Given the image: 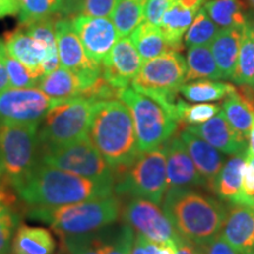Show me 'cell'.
I'll use <instances>...</instances> for the list:
<instances>
[{
	"mask_svg": "<svg viewBox=\"0 0 254 254\" xmlns=\"http://www.w3.org/2000/svg\"><path fill=\"white\" fill-rule=\"evenodd\" d=\"M13 187L19 198L31 207L46 208L104 198L112 195L114 190L113 185L94 182L40 161Z\"/></svg>",
	"mask_w": 254,
	"mask_h": 254,
	"instance_id": "1",
	"label": "cell"
},
{
	"mask_svg": "<svg viewBox=\"0 0 254 254\" xmlns=\"http://www.w3.org/2000/svg\"><path fill=\"white\" fill-rule=\"evenodd\" d=\"M87 138L113 171L129 167L140 154L132 113L119 99L92 104Z\"/></svg>",
	"mask_w": 254,
	"mask_h": 254,
	"instance_id": "2",
	"label": "cell"
},
{
	"mask_svg": "<svg viewBox=\"0 0 254 254\" xmlns=\"http://www.w3.org/2000/svg\"><path fill=\"white\" fill-rule=\"evenodd\" d=\"M163 211L180 237L202 246L220 234L226 218L225 206L189 187H170Z\"/></svg>",
	"mask_w": 254,
	"mask_h": 254,
	"instance_id": "3",
	"label": "cell"
},
{
	"mask_svg": "<svg viewBox=\"0 0 254 254\" xmlns=\"http://www.w3.org/2000/svg\"><path fill=\"white\" fill-rule=\"evenodd\" d=\"M120 214V202L112 195L59 207H32V220L49 224L63 238L90 236L112 224Z\"/></svg>",
	"mask_w": 254,
	"mask_h": 254,
	"instance_id": "4",
	"label": "cell"
},
{
	"mask_svg": "<svg viewBox=\"0 0 254 254\" xmlns=\"http://www.w3.org/2000/svg\"><path fill=\"white\" fill-rule=\"evenodd\" d=\"M186 73L187 64L184 57L178 51H170L142 63L132 86L158 101L180 124L176 95L185 84Z\"/></svg>",
	"mask_w": 254,
	"mask_h": 254,
	"instance_id": "5",
	"label": "cell"
},
{
	"mask_svg": "<svg viewBox=\"0 0 254 254\" xmlns=\"http://www.w3.org/2000/svg\"><path fill=\"white\" fill-rule=\"evenodd\" d=\"M114 190L120 195L150 200L154 204L163 202L167 190L166 145L154 150L141 152L131 166L120 171Z\"/></svg>",
	"mask_w": 254,
	"mask_h": 254,
	"instance_id": "6",
	"label": "cell"
},
{
	"mask_svg": "<svg viewBox=\"0 0 254 254\" xmlns=\"http://www.w3.org/2000/svg\"><path fill=\"white\" fill-rule=\"evenodd\" d=\"M120 100L132 113L140 153L166 144L177 131L179 122L148 95L127 87L120 94Z\"/></svg>",
	"mask_w": 254,
	"mask_h": 254,
	"instance_id": "7",
	"label": "cell"
},
{
	"mask_svg": "<svg viewBox=\"0 0 254 254\" xmlns=\"http://www.w3.org/2000/svg\"><path fill=\"white\" fill-rule=\"evenodd\" d=\"M40 124L0 123V157L12 186L26 177L40 160Z\"/></svg>",
	"mask_w": 254,
	"mask_h": 254,
	"instance_id": "8",
	"label": "cell"
},
{
	"mask_svg": "<svg viewBox=\"0 0 254 254\" xmlns=\"http://www.w3.org/2000/svg\"><path fill=\"white\" fill-rule=\"evenodd\" d=\"M39 161L94 182L114 186L113 170L87 136L66 145L41 147Z\"/></svg>",
	"mask_w": 254,
	"mask_h": 254,
	"instance_id": "9",
	"label": "cell"
},
{
	"mask_svg": "<svg viewBox=\"0 0 254 254\" xmlns=\"http://www.w3.org/2000/svg\"><path fill=\"white\" fill-rule=\"evenodd\" d=\"M92 101L82 97L60 100L39 126L41 147L62 146L87 136Z\"/></svg>",
	"mask_w": 254,
	"mask_h": 254,
	"instance_id": "10",
	"label": "cell"
},
{
	"mask_svg": "<svg viewBox=\"0 0 254 254\" xmlns=\"http://www.w3.org/2000/svg\"><path fill=\"white\" fill-rule=\"evenodd\" d=\"M59 101L39 88H7L0 92V123L41 124L51 107Z\"/></svg>",
	"mask_w": 254,
	"mask_h": 254,
	"instance_id": "11",
	"label": "cell"
},
{
	"mask_svg": "<svg viewBox=\"0 0 254 254\" xmlns=\"http://www.w3.org/2000/svg\"><path fill=\"white\" fill-rule=\"evenodd\" d=\"M56 34L60 65L72 71L80 79L82 97V94L103 75L101 65L88 58L71 20L58 19L56 21Z\"/></svg>",
	"mask_w": 254,
	"mask_h": 254,
	"instance_id": "12",
	"label": "cell"
},
{
	"mask_svg": "<svg viewBox=\"0 0 254 254\" xmlns=\"http://www.w3.org/2000/svg\"><path fill=\"white\" fill-rule=\"evenodd\" d=\"M123 217L133 230L155 243L177 244L182 238L163 209L150 200L133 199L124 209Z\"/></svg>",
	"mask_w": 254,
	"mask_h": 254,
	"instance_id": "13",
	"label": "cell"
},
{
	"mask_svg": "<svg viewBox=\"0 0 254 254\" xmlns=\"http://www.w3.org/2000/svg\"><path fill=\"white\" fill-rule=\"evenodd\" d=\"M71 21L88 58L101 65L120 38L113 21L84 14Z\"/></svg>",
	"mask_w": 254,
	"mask_h": 254,
	"instance_id": "14",
	"label": "cell"
},
{
	"mask_svg": "<svg viewBox=\"0 0 254 254\" xmlns=\"http://www.w3.org/2000/svg\"><path fill=\"white\" fill-rule=\"evenodd\" d=\"M142 63L131 38H119L101 64V74L113 87L124 90L132 84Z\"/></svg>",
	"mask_w": 254,
	"mask_h": 254,
	"instance_id": "15",
	"label": "cell"
},
{
	"mask_svg": "<svg viewBox=\"0 0 254 254\" xmlns=\"http://www.w3.org/2000/svg\"><path fill=\"white\" fill-rule=\"evenodd\" d=\"M186 131L204 139L227 155L245 154L247 152V139L232 127L222 110L208 122L200 125L187 126Z\"/></svg>",
	"mask_w": 254,
	"mask_h": 254,
	"instance_id": "16",
	"label": "cell"
},
{
	"mask_svg": "<svg viewBox=\"0 0 254 254\" xmlns=\"http://www.w3.org/2000/svg\"><path fill=\"white\" fill-rule=\"evenodd\" d=\"M166 172L170 187H207V182L196 170L182 138H173L166 145Z\"/></svg>",
	"mask_w": 254,
	"mask_h": 254,
	"instance_id": "17",
	"label": "cell"
},
{
	"mask_svg": "<svg viewBox=\"0 0 254 254\" xmlns=\"http://www.w3.org/2000/svg\"><path fill=\"white\" fill-rule=\"evenodd\" d=\"M220 234L238 253L252 250L254 246V207L233 204L227 211Z\"/></svg>",
	"mask_w": 254,
	"mask_h": 254,
	"instance_id": "18",
	"label": "cell"
},
{
	"mask_svg": "<svg viewBox=\"0 0 254 254\" xmlns=\"http://www.w3.org/2000/svg\"><path fill=\"white\" fill-rule=\"evenodd\" d=\"M4 44L9 55L26 66L34 77L40 80L43 77L41 65L46 56V46L28 36L24 28L6 33Z\"/></svg>",
	"mask_w": 254,
	"mask_h": 254,
	"instance_id": "19",
	"label": "cell"
},
{
	"mask_svg": "<svg viewBox=\"0 0 254 254\" xmlns=\"http://www.w3.org/2000/svg\"><path fill=\"white\" fill-rule=\"evenodd\" d=\"M182 140L185 144L196 170L205 178L207 182V187L212 190L215 178L218 177L224 166V158L220 152L204 139L199 138L189 131L182 133Z\"/></svg>",
	"mask_w": 254,
	"mask_h": 254,
	"instance_id": "20",
	"label": "cell"
},
{
	"mask_svg": "<svg viewBox=\"0 0 254 254\" xmlns=\"http://www.w3.org/2000/svg\"><path fill=\"white\" fill-rule=\"evenodd\" d=\"M243 28H221L209 45L222 79H231L237 67Z\"/></svg>",
	"mask_w": 254,
	"mask_h": 254,
	"instance_id": "21",
	"label": "cell"
},
{
	"mask_svg": "<svg viewBox=\"0 0 254 254\" xmlns=\"http://www.w3.org/2000/svg\"><path fill=\"white\" fill-rule=\"evenodd\" d=\"M245 154L233 155L222 166L212 187V192L232 204L244 205L241 178H243V166L245 164Z\"/></svg>",
	"mask_w": 254,
	"mask_h": 254,
	"instance_id": "22",
	"label": "cell"
},
{
	"mask_svg": "<svg viewBox=\"0 0 254 254\" xmlns=\"http://www.w3.org/2000/svg\"><path fill=\"white\" fill-rule=\"evenodd\" d=\"M56 240L49 230L19 225L12 240V254H53Z\"/></svg>",
	"mask_w": 254,
	"mask_h": 254,
	"instance_id": "23",
	"label": "cell"
},
{
	"mask_svg": "<svg viewBox=\"0 0 254 254\" xmlns=\"http://www.w3.org/2000/svg\"><path fill=\"white\" fill-rule=\"evenodd\" d=\"M199 9L185 7L177 0L165 12L159 27L173 51H179L182 49L184 34L192 25Z\"/></svg>",
	"mask_w": 254,
	"mask_h": 254,
	"instance_id": "24",
	"label": "cell"
},
{
	"mask_svg": "<svg viewBox=\"0 0 254 254\" xmlns=\"http://www.w3.org/2000/svg\"><path fill=\"white\" fill-rule=\"evenodd\" d=\"M38 88L47 97L57 100L81 97L82 93V85L78 75L63 66L43 75L38 82Z\"/></svg>",
	"mask_w": 254,
	"mask_h": 254,
	"instance_id": "25",
	"label": "cell"
},
{
	"mask_svg": "<svg viewBox=\"0 0 254 254\" xmlns=\"http://www.w3.org/2000/svg\"><path fill=\"white\" fill-rule=\"evenodd\" d=\"M131 40L140 55L142 62L173 51L160 27L148 21H142L131 34Z\"/></svg>",
	"mask_w": 254,
	"mask_h": 254,
	"instance_id": "26",
	"label": "cell"
},
{
	"mask_svg": "<svg viewBox=\"0 0 254 254\" xmlns=\"http://www.w3.org/2000/svg\"><path fill=\"white\" fill-rule=\"evenodd\" d=\"M187 73L186 81L209 79L218 80L222 79L212 51L208 46H192L187 52Z\"/></svg>",
	"mask_w": 254,
	"mask_h": 254,
	"instance_id": "27",
	"label": "cell"
},
{
	"mask_svg": "<svg viewBox=\"0 0 254 254\" xmlns=\"http://www.w3.org/2000/svg\"><path fill=\"white\" fill-rule=\"evenodd\" d=\"M147 0H117L111 15L120 38L132 32L145 20V7Z\"/></svg>",
	"mask_w": 254,
	"mask_h": 254,
	"instance_id": "28",
	"label": "cell"
},
{
	"mask_svg": "<svg viewBox=\"0 0 254 254\" xmlns=\"http://www.w3.org/2000/svg\"><path fill=\"white\" fill-rule=\"evenodd\" d=\"M231 80L237 85L254 86V32L250 21L241 30L239 57Z\"/></svg>",
	"mask_w": 254,
	"mask_h": 254,
	"instance_id": "29",
	"label": "cell"
},
{
	"mask_svg": "<svg viewBox=\"0 0 254 254\" xmlns=\"http://www.w3.org/2000/svg\"><path fill=\"white\" fill-rule=\"evenodd\" d=\"M204 8L212 20L222 28H243L247 23L239 0H209Z\"/></svg>",
	"mask_w": 254,
	"mask_h": 254,
	"instance_id": "30",
	"label": "cell"
},
{
	"mask_svg": "<svg viewBox=\"0 0 254 254\" xmlns=\"http://www.w3.org/2000/svg\"><path fill=\"white\" fill-rule=\"evenodd\" d=\"M233 90V85L227 82L199 79L194 82L183 84L179 92L192 103H209L226 98Z\"/></svg>",
	"mask_w": 254,
	"mask_h": 254,
	"instance_id": "31",
	"label": "cell"
},
{
	"mask_svg": "<svg viewBox=\"0 0 254 254\" xmlns=\"http://www.w3.org/2000/svg\"><path fill=\"white\" fill-rule=\"evenodd\" d=\"M222 111L232 127L245 139L249 138L254 122V112L240 99L236 87L222 103Z\"/></svg>",
	"mask_w": 254,
	"mask_h": 254,
	"instance_id": "32",
	"label": "cell"
},
{
	"mask_svg": "<svg viewBox=\"0 0 254 254\" xmlns=\"http://www.w3.org/2000/svg\"><path fill=\"white\" fill-rule=\"evenodd\" d=\"M19 19L23 26L65 12V0H20Z\"/></svg>",
	"mask_w": 254,
	"mask_h": 254,
	"instance_id": "33",
	"label": "cell"
},
{
	"mask_svg": "<svg viewBox=\"0 0 254 254\" xmlns=\"http://www.w3.org/2000/svg\"><path fill=\"white\" fill-rule=\"evenodd\" d=\"M219 32L218 25L212 20L206 9L200 8L194 20L185 33L186 46H208Z\"/></svg>",
	"mask_w": 254,
	"mask_h": 254,
	"instance_id": "34",
	"label": "cell"
},
{
	"mask_svg": "<svg viewBox=\"0 0 254 254\" xmlns=\"http://www.w3.org/2000/svg\"><path fill=\"white\" fill-rule=\"evenodd\" d=\"M177 110L180 124H187L190 126L208 122L215 114H218L221 109L215 104L198 103L190 105L182 99H178Z\"/></svg>",
	"mask_w": 254,
	"mask_h": 254,
	"instance_id": "35",
	"label": "cell"
},
{
	"mask_svg": "<svg viewBox=\"0 0 254 254\" xmlns=\"http://www.w3.org/2000/svg\"><path fill=\"white\" fill-rule=\"evenodd\" d=\"M4 62L7 71L9 87L12 88H30L34 87L39 82V79L34 77V74L23 65L14 57L8 53V51H4Z\"/></svg>",
	"mask_w": 254,
	"mask_h": 254,
	"instance_id": "36",
	"label": "cell"
},
{
	"mask_svg": "<svg viewBox=\"0 0 254 254\" xmlns=\"http://www.w3.org/2000/svg\"><path fill=\"white\" fill-rule=\"evenodd\" d=\"M19 222L20 218L12 205H5L0 208V254H8L11 251Z\"/></svg>",
	"mask_w": 254,
	"mask_h": 254,
	"instance_id": "37",
	"label": "cell"
},
{
	"mask_svg": "<svg viewBox=\"0 0 254 254\" xmlns=\"http://www.w3.org/2000/svg\"><path fill=\"white\" fill-rule=\"evenodd\" d=\"M56 21L52 17L40 19L30 25L24 26L25 32L33 39L40 41L46 46L47 50H57V34H56Z\"/></svg>",
	"mask_w": 254,
	"mask_h": 254,
	"instance_id": "38",
	"label": "cell"
},
{
	"mask_svg": "<svg viewBox=\"0 0 254 254\" xmlns=\"http://www.w3.org/2000/svg\"><path fill=\"white\" fill-rule=\"evenodd\" d=\"M63 244L68 254H105L106 241L92 234L84 237L63 238Z\"/></svg>",
	"mask_w": 254,
	"mask_h": 254,
	"instance_id": "39",
	"label": "cell"
},
{
	"mask_svg": "<svg viewBox=\"0 0 254 254\" xmlns=\"http://www.w3.org/2000/svg\"><path fill=\"white\" fill-rule=\"evenodd\" d=\"M134 239V230L128 224L124 225L113 240L106 243L105 254H131Z\"/></svg>",
	"mask_w": 254,
	"mask_h": 254,
	"instance_id": "40",
	"label": "cell"
},
{
	"mask_svg": "<svg viewBox=\"0 0 254 254\" xmlns=\"http://www.w3.org/2000/svg\"><path fill=\"white\" fill-rule=\"evenodd\" d=\"M176 245V243H155L138 233L135 236L131 254H174Z\"/></svg>",
	"mask_w": 254,
	"mask_h": 254,
	"instance_id": "41",
	"label": "cell"
},
{
	"mask_svg": "<svg viewBox=\"0 0 254 254\" xmlns=\"http://www.w3.org/2000/svg\"><path fill=\"white\" fill-rule=\"evenodd\" d=\"M117 0H80L77 11L95 18H111Z\"/></svg>",
	"mask_w": 254,
	"mask_h": 254,
	"instance_id": "42",
	"label": "cell"
},
{
	"mask_svg": "<svg viewBox=\"0 0 254 254\" xmlns=\"http://www.w3.org/2000/svg\"><path fill=\"white\" fill-rule=\"evenodd\" d=\"M177 0H147L145 7V21L159 26L165 12Z\"/></svg>",
	"mask_w": 254,
	"mask_h": 254,
	"instance_id": "43",
	"label": "cell"
},
{
	"mask_svg": "<svg viewBox=\"0 0 254 254\" xmlns=\"http://www.w3.org/2000/svg\"><path fill=\"white\" fill-rule=\"evenodd\" d=\"M241 192L244 196V205L254 207V167L247 161L243 166Z\"/></svg>",
	"mask_w": 254,
	"mask_h": 254,
	"instance_id": "44",
	"label": "cell"
},
{
	"mask_svg": "<svg viewBox=\"0 0 254 254\" xmlns=\"http://www.w3.org/2000/svg\"><path fill=\"white\" fill-rule=\"evenodd\" d=\"M201 247L204 254H240L221 237V234H218Z\"/></svg>",
	"mask_w": 254,
	"mask_h": 254,
	"instance_id": "45",
	"label": "cell"
},
{
	"mask_svg": "<svg viewBox=\"0 0 254 254\" xmlns=\"http://www.w3.org/2000/svg\"><path fill=\"white\" fill-rule=\"evenodd\" d=\"M20 0H0V19L20 13Z\"/></svg>",
	"mask_w": 254,
	"mask_h": 254,
	"instance_id": "46",
	"label": "cell"
},
{
	"mask_svg": "<svg viewBox=\"0 0 254 254\" xmlns=\"http://www.w3.org/2000/svg\"><path fill=\"white\" fill-rule=\"evenodd\" d=\"M174 254H204L202 247L192 243V241L180 238L176 245V252Z\"/></svg>",
	"mask_w": 254,
	"mask_h": 254,
	"instance_id": "47",
	"label": "cell"
},
{
	"mask_svg": "<svg viewBox=\"0 0 254 254\" xmlns=\"http://www.w3.org/2000/svg\"><path fill=\"white\" fill-rule=\"evenodd\" d=\"M4 51L5 44L0 40V92L7 90V87H9L8 75L7 71H6V66L4 62Z\"/></svg>",
	"mask_w": 254,
	"mask_h": 254,
	"instance_id": "48",
	"label": "cell"
},
{
	"mask_svg": "<svg viewBox=\"0 0 254 254\" xmlns=\"http://www.w3.org/2000/svg\"><path fill=\"white\" fill-rule=\"evenodd\" d=\"M15 198L5 190H0V208L5 205H13Z\"/></svg>",
	"mask_w": 254,
	"mask_h": 254,
	"instance_id": "49",
	"label": "cell"
},
{
	"mask_svg": "<svg viewBox=\"0 0 254 254\" xmlns=\"http://www.w3.org/2000/svg\"><path fill=\"white\" fill-rule=\"evenodd\" d=\"M183 6L189 8H194V9H199L200 5L204 2V0H178Z\"/></svg>",
	"mask_w": 254,
	"mask_h": 254,
	"instance_id": "50",
	"label": "cell"
},
{
	"mask_svg": "<svg viewBox=\"0 0 254 254\" xmlns=\"http://www.w3.org/2000/svg\"><path fill=\"white\" fill-rule=\"evenodd\" d=\"M247 141H249V147H247V153L254 155V122L252 125V128H251L249 138H247Z\"/></svg>",
	"mask_w": 254,
	"mask_h": 254,
	"instance_id": "51",
	"label": "cell"
},
{
	"mask_svg": "<svg viewBox=\"0 0 254 254\" xmlns=\"http://www.w3.org/2000/svg\"><path fill=\"white\" fill-rule=\"evenodd\" d=\"M245 161H247V163L251 164L254 167V155L253 154H250V153H247V152H246Z\"/></svg>",
	"mask_w": 254,
	"mask_h": 254,
	"instance_id": "52",
	"label": "cell"
},
{
	"mask_svg": "<svg viewBox=\"0 0 254 254\" xmlns=\"http://www.w3.org/2000/svg\"><path fill=\"white\" fill-rule=\"evenodd\" d=\"M5 178V173H4V166H2V161H1V157H0V185H1V180Z\"/></svg>",
	"mask_w": 254,
	"mask_h": 254,
	"instance_id": "53",
	"label": "cell"
},
{
	"mask_svg": "<svg viewBox=\"0 0 254 254\" xmlns=\"http://www.w3.org/2000/svg\"><path fill=\"white\" fill-rule=\"evenodd\" d=\"M240 254H254V251H253V249L252 250H247V251H245V252H243Z\"/></svg>",
	"mask_w": 254,
	"mask_h": 254,
	"instance_id": "54",
	"label": "cell"
},
{
	"mask_svg": "<svg viewBox=\"0 0 254 254\" xmlns=\"http://www.w3.org/2000/svg\"><path fill=\"white\" fill-rule=\"evenodd\" d=\"M247 1H249V4L254 8V0H247Z\"/></svg>",
	"mask_w": 254,
	"mask_h": 254,
	"instance_id": "55",
	"label": "cell"
},
{
	"mask_svg": "<svg viewBox=\"0 0 254 254\" xmlns=\"http://www.w3.org/2000/svg\"><path fill=\"white\" fill-rule=\"evenodd\" d=\"M252 28H253V32H254V17H253V23H252Z\"/></svg>",
	"mask_w": 254,
	"mask_h": 254,
	"instance_id": "56",
	"label": "cell"
},
{
	"mask_svg": "<svg viewBox=\"0 0 254 254\" xmlns=\"http://www.w3.org/2000/svg\"><path fill=\"white\" fill-rule=\"evenodd\" d=\"M253 251H254V246H253Z\"/></svg>",
	"mask_w": 254,
	"mask_h": 254,
	"instance_id": "57",
	"label": "cell"
}]
</instances>
